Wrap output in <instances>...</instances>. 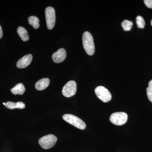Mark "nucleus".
I'll use <instances>...</instances> for the list:
<instances>
[{"mask_svg": "<svg viewBox=\"0 0 152 152\" xmlns=\"http://www.w3.org/2000/svg\"><path fill=\"white\" fill-rule=\"evenodd\" d=\"M63 118L66 122L78 129L81 130L86 129V124L83 121L76 116L71 114H65L63 115Z\"/></svg>", "mask_w": 152, "mask_h": 152, "instance_id": "2", "label": "nucleus"}, {"mask_svg": "<svg viewBox=\"0 0 152 152\" xmlns=\"http://www.w3.org/2000/svg\"><path fill=\"white\" fill-rule=\"evenodd\" d=\"M17 32L19 37L21 38L22 40L24 42H26L29 39L27 31L23 27L20 26L18 28Z\"/></svg>", "mask_w": 152, "mask_h": 152, "instance_id": "13", "label": "nucleus"}, {"mask_svg": "<svg viewBox=\"0 0 152 152\" xmlns=\"http://www.w3.org/2000/svg\"><path fill=\"white\" fill-rule=\"evenodd\" d=\"M57 138L53 134L47 135L42 137L39 141V144L44 149H48L55 145Z\"/></svg>", "mask_w": 152, "mask_h": 152, "instance_id": "3", "label": "nucleus"}, {"mask_svg": "<svg viewBox=\"0 0 152 152\" xmlns=\"http://www.w3.org/2000/svg\"><path fill=\"white\" fill-rule=\"evenodd\" d=\"M66 56V53L65 50L64 48L59 49L56 53H54L52 56V59L55 63H58L62 62L65 59Z\"/></svg>", "mask_w": 152, "mask_h": 152, "instance_id": "8", "label": "nucleus"}, {"mask_svg": "<svg viewBox=\"0 0 152 152\" xmlns=\"http://www.w3.org/2000/svg\"><path fill=\"white\" fill-rule=\"evenodd\" d=\"M144 2L148 8L152 9V0H145Z\"/></svg>", "mask_w": 152, "mask_h": 152, "instance_id": "18", "label": "nucleus"}, {"mask_svg": "<svg viewBox=\"0 0 152 152\" xmlns=\"http://www.w3.org/2000/svg\"><path fill=\"white\" fill-rule=\"evenodd\" d=\"M33 59L32 55L28 54L20 59L17 63V66L19 69H23L29 65Z\"/></svg>", "mask_w": 152, "mask_h": 152, "instance_id": "9", "label": "nucleus"}, {"mask_svg": "<svg viewBox=\"0 0 152 152\" xmlns=\"http://www.w3.org/2000/svg\"><path fill=\"white\" fill-rule=\"evenodd\" d=\"M136 23H137V26L138 28H143L145 27V23L143 18L140 16H138L136 18Z\"/></svg>", "mask_w": 152, "mask_h": 152, "instance_id": "16", "label": "nucleus"}, {"mask_svg": "<svg viewBox=\"0 0 152 152\" xmlns=\"http://www.w3.org/2000/svg\"><path fill=\"white\" fill-rule=\"evenodd\" d=\"M95 92L98 98L104 102H107L111 100V94L104 87L99 86L96 87Z\"/></svg>", "mask_w": 152, "mask_h": 152, "instance_id": "6", "label": "nucleus"}, {"mask_svg": "<svg viewBox=\"0 0 152 152\" xmlns=\"http://www.w3.org/2000/svg\"><path fill=\"white\" fill-rule=\"evenodd\" d=\"M83 43L84 48L87 53L89 56L94 55L95 52L94 39L89 32H85L83 34Z\"/></svg>", "mask_w": 152, "mask_h": 152, "instance_id": "1", "label": "nucleus"}, {"mask_svg": "<svg viewBox=\"0 0 152 152\" xmlns=\"http://www.w3.org/2000/svg\"><path fill=\"white\" fill-rule=\"evenodd\" d=\"M5 107L10 110H13L16 108L23 109L25 108L26 105L23 102L15 103L13 102H8L6 103Z\"/></svg>", "mask_w": 152, "mask_h": 152, "instance_id": "11", "label": "nucleus"}, {"mask_svg": "<svg viewBox=\"0 0 152 152\" xmlns=\"http://www.w3.org/2000/svg\"><path fill=\"white\" fill-rule=\"evenodd\" d=\"M121 25L123 29L125 31H129L132 27L133 23L130 21L126 20L122 23Z\"/></svg>", "mask_w": 152, "mask_h": 152, "instance_id": "15", "label": "nucleus"}, {"mask_svg": "<svg viewBox=\"0 0 152 152\" xmlns=\"http://www.w3.org/2000/svg\"><path fill=\"white\" fill-rule=\"evenodd\" d=\"M151 26H152V20H151Z\"/></svg>", "mask_w": 152, "mask_h": 152, "instance_id": "20", "label": "nucleus"}, {"mask_svg": "<svg viewBox=\"0 0 152 152\" xmlns=\"http://www.w3.org/2000/svg\"><path fill=\"white\" fill-rule=\"evenodd\" d=\"M26 89L23 83H20L11 89V92L15 95H22L25 93Z\"/></svg>", "mask_w": 152, "mask_h": 152, "instance_id": "12", "label": "nucleus"}, {"mask_svg": "<svg viewBox=\"0 0 152 152\" xmlns=\"http://www.w3.org/2000/svg\"><path fill=\"white\" fill-rule=\"evenodd\" d=\"M47 27L49 30H51L54 27L56 23V12L55 9L51 7L46 8L45 10Z\"/></svg>", "mask_w": 152, "mask_h": 152, "instance_id": "5", "label": "nucleus"}, {"mask_svg": "<svg viewBox=\"0 0 152 152\" xmlns=\"http://www.w3.org/2000/svg\"><path fill=\"white\" fill-rule=\"evenodd\" d=\"M29 23L35 29L39 28L40 26L39 20L37 17L32 16L30 17L28 19Z\"/></svg>", "mask_w": 152, "mask_h": 152, "instance_id": "14", "label": "nucleus"}, {"mask_svg": "<svg viewBox=\"0 0 152 152\" xmlns=\"http://www.w3.org/2000/svg\"><path fill=\"white\" fill-rule=\"evenodd\" d=\"M146 92L149 100L152 103V80L149 83L148 87L147 88Z\"/></svg>", "mask_w": 152, "mask_h": 152, "instance_id": "17", "label": "nucleus"}, {"mask_svg": "<svg viewBox=\"0 0 152 152\" xmlns=\"http://www.w3.org/2000/svg\"><path fill=\"white\" fill-rule=\"evenodd\" d=\"M3 34L2 28L1 27V25H0V39L2 37Z\"/></svg>", "mask_w": 152, "mask_h": 152, "instance_id": "19", "label": "nucleus"}, {"mask_svg": "<svg viewBox=\"0 0 152 152\" xmlns=\"http://www.w3.org/2000/svg\"><path fill=\"white\" fill-rule=\"evenodd\" d=\"M77 91V84L75 81L71 80L63 87L62 94L66 97H70L75 94Z\"/></svg>", "mask_w": 152, "mask_h": 152, "instance_id": "7", "label": "nucleus"}, {"mask_svg": "<svg viewBox=\"0 0 152 152\" xmlns=\"http://www.w3.org/2000/svg\"><path fill=\"white\" fill-rule=\"evenodd\" d=\"M128 115L124 112L113 113L110 116L111 122L114 125L121 126L124 124L128 120Z\"/></svg>", "mask_w": 152, "mask_h": 152, "instance_id": "4", "label": "nucleus"}, {"mask_svg": "<svg viewBox=\"0 0 152 152\" xmlns=\"http://www.w3.org/2000/svg\"><path fill=\"white\" fill-rule=\"evenodd\" d=\"M50 80L49 78H43L39 80L36 83L35 88L38 91H42L46 88L50 84Z\"/></svg>", "mask_w": 152, "mask_h": 152, "instance_id": "10", "label": "nucleus"}]
</instances>
